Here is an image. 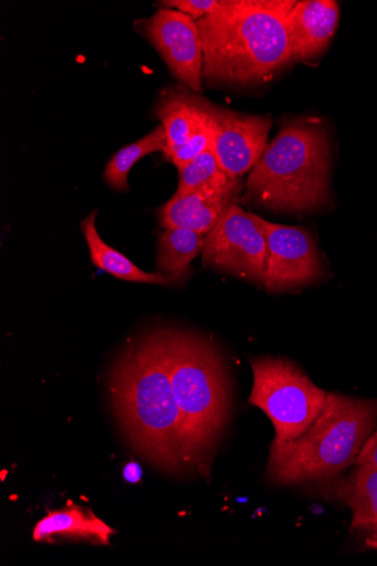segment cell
I'll list each match as a JSON object with an SVG mask.
<instances>
[{
  "instance_id": "cell-8",
  "label": "cell",
  "mask_w": 377,
  "mask_h": 566,
  "mask_svg": "<svg viewBox=\"0 0 377 566\" xmlns=\"http://www.w3.org/2000/svg\"><path fill=\"white\" fill-rule=\"evenodd\" d=\"M134 29L155 48L180 85L202 92L203 50L197 21L160 9L150 18L135 21Z\"/></svg>"
},
{
  "instance_id": "cell-22",
  "label": "cell",
  "mask_w": 377,
  "mask_h": 566,
  "mask_svg": "<svg viewBox=\"0 0 377 566\" xmlns=\"http://www.w3.org/2000/svg\"><path fill=\"white\" fill-rule=\"evenodd\" d=\"M355 465H370L377 469V427L364 442Z\"/></svg>"
},
{
  "instance_id": "cell-9",
  "label": "cell",
  "mask_w": 377,
  "mask_h": 566,
  "mask_svg": "<svg viewBox=\"0 0 377 566\" xmlns=\"http://www.w3.org/2000/svg\"><path fill=\"white\" fill-rule=\"evenodd\" d=\"M266 240V261L260 285L282 293L306 286L323 275L311 233L299 227L276 224L256 216Z\"/></svg>"
},
{
  "instance_id": "cell-1",
  "label": "cell",
  "mask_w": 377,
  "mask_h": 566,
  "mask_svg": "<svg viewBox=\"0 0 377 566\" xmlns=\"http://www.w3.org/2000/svg\"><path fill=\"white\" fill-rule=\"evenodd\" d=\"M111 390L116 416L133 446L160 470H187L171 381L169 329L151 332L128 346L114 368Z\"/></svg>"
},
{
  "instance_id": "cell-7",
  "label": "cell",
  "mask_w": 377,
  "mask_h": 566,
  "mask_svg": "<svg viewBox=\"0 0 377 566\" xmlns=\"http://www.w3.org/2000/svg\"><path fill=\"white\" fill-rule=\"evenodd\" d=\"M201 259L205 268L260 284L266 261V240L256 216L233 203L206 235Z\"/></svg>"
},
{
  "instance_id": "cell-14",
  "label": "cell",
  "mask_w": 377,
  "mask_h": 566,
  "mask_svg": "<svg viewBox=\"0 0 377 566\" xmlns=\"http://www.w3.org/2000/svg\"><path fill=\"white\" fill-rule=\"evenodd\" d=\"M320 492L345 503L352 512V528L366 536H377V469L356 465L344 479L321 483Z\"/></svg>"
},
{
  "instance_id": "cell-12",
  "label": "cell",
  "mask_w": 377,
  "mask_h": 566,
  "mask_svg": "<svg viewBox=\"0 0 377 566\" xmlns=\"http://www.w3.org/2000/svg\"><path fill=\"white\" fill-rule=\"evenodd\" d=\"M341 18L333 0L296 2L287 18L291 60L310 62L318 57L332 42Z\"/></svg>"
},
{
  "instance_id": "cell-15",
  "label": "cell",
  "mask_w": 377,
  "mask_h": 566,
  "mask_svg": "<svg viewBox=\"0 0 377 566\" xmlns=\"http://www.w3.org/2000/svg\"><path fill=\"white\" fill-rule=\"evenodd\" d=\"M117 534L94 512L84 506L71 505L49 511L33 530L35 542H55L57 539L85 541L94 545L111 546V538Z\"/></svg>"
},
{
  "instance_id": "cell-23",
  "label": "cell",
  "mask_w": 377,
  "mask_h": 566,
  "mask_svg": "<svg viewBox=\"0 0 377 566\" xmlns=\"http://www.w3.org/2000/svg\"><path fill=\"white\" fill-rule=\"evenodd\" d=\"M123 476L129 484H137L142 481L143 470L137 461H129L125 467Z\"/></svg>"
},
{
  "instance_id": "cell-16",
  "label": "cell",
  "mask_w": 377,
  "mask_h": 566,
  "mask_svg": "<svg viewBox=\"0 0 377 566\" xmlns=\"http://www.w3.org/2000/svg\"><path fill=\"white\" fill-rule=\"evenodd\" d=\"M96 217L97 212L94 211L82 223V231L90 250L91 262L94 266L127 282L166 286L179 284L168 275L144 272L128 260V256L106 244L97 232L95 226Z\"/></svg>"
},
{
  "instance_id": "cell-19",
  "label": "cell",
  "mask_w": 377,
  "mask_h": 566,
  "mask_svg": "<svg viewBox=\"0 0 377 566\" xmlns=\"http://www.w3.org/2000/svg\"><path fill=\"white\" fill-rule=\"evenodd\" d=\"M179 171L178 189L174 196L180 197L188 192L214 186L230 184L234 179L228 176L220 167L212 149L201 154Z\"/></svg>"
},
{
  "instance_id": "cell-6",
  "label": "cell",
  "mask_w": 377,
  "mask_h": 566,
  "mask_svg": "<svg viewBox=\"0 0 377 566\" xmlns=\"http://www.w3.org/2000/svg\"><path fill=\"white\" fill-rule=\"evenodd\" d=\"M251 367L253 387L249 401L272 420L276 433L272 446L295 441L318 418L328 392L285 358L256 357Z\"/></svg>"
},
{
  "instance_id": "cell-5",
  "label": "cell",
  "mask_w": 377,
  "mask_h": 566,
  "mask_svg": "<svg viewBox=\"0 0 377 566\" xmlns=\"http://www.w3.org/2000/svg\"><path fill=\"white\" fill-rule=\"evenodd\" d=\"M376 427L377 399L328 392L321 415L303 436L272 446L266 476L284 486L331 482L355 465Z\"/></svg>"
},
{
  "instance_id": "cell-11",
  "label": "cell",
  "mask_w": 377,
  "mask_h": 566,
  "mask_svg": "<svg viewBox=\"0 0 377 566\" xmlns=\"http://www.w3.org/2000/svg\"><path fill=\"white\" fill-rule=\"evenodd\" d=\"M244 189L240 179L174 196L157 212L161 229L182 228L207 235L217 226Z\"/></svg>"
},
{
  "instance_id": "cell-21",
  "label": "cell",
  "mask_w": 377,
  "mask_h": 566,
  "mask_svg": "<svg viewBox=\"0 0 377 566\" xmlns=\"http://www.w3.org/2000/svg\"><path fill=\"white\" fill-rule=\"evenodd\" d=\"M221 0H161L160 9H168L189 15L195 21L206 18L220 8Z\"/></svg>"
},
{
  "instance_id": "cell-18",
  "label": "cell",
  "mask_w": 377,
  "mask_h": 566,
  "mask_svg": "<svg viewBox=\"0 0 377 566\" xmlns=\"http://www.w3.org/2000/svg\"><path fill=\"white\" fill-rule=\"evenodd\" d=\"M167 134L159 125L137 142L119 149L106 165L104 179L116 191L128 189V176L133 167L143 158L155 151L165 153Z\"/></svg>"
},
{
  "instance_id": "cell-4",
  "label": "cell",
  "mask_w": 377,
  "mask_h": 566,
  "mask_svg": "<svg viewBox=\"0 0 377 566\" xmlns=\"http://www.w3.org/2000/svg\"><path fill=\"white\" fill-rule=\"evenodd\" d=\"M171 381L180 409L187 470L206 471L231 413V388L221 354L206 338L169 329Z\"/></svg>"
},
{
  "instance_id": "cell-24",
  "label": "cell",
  "mask_w": 377,
  "mask_h": 566,
  "mask_svg": "<svg viewBox=\"0 0 377 566\" xmlns=\"http://www.w3.org/2000/svg\"><path fill=\"white\" fill-rule=\"evenodd\" d=\"M365 545L367 548L377 549V536L375 538H366Z\"/></svg>"
},
{
  "instance_id": "cell-3",
  "label": "cell",
  "mask_w": 377,
  "mask_h": 566,
  "mask_svg": "<svg viewBox=\"0 0 377 566\" xmlns=\"http://www.w3.org/2000/svg\"><path fill=\"white\" fill-rule=\"evenodd\" d=\"M332 145L316 117L286 122L244 186L243 201L274 212H308L331 195Z\"/></svg>"
},
{
  "instance_id": "cell-20",
  "label": "cell",
  "mask_w": 377,
  "mask_h": 566,
  "mask_svg": "<svg viewBox=\"0 0 377 566\" xmlns=\"http://www.w3.org/2000/svg\"><path fill=\"white\" fill-rule=\"evenodd\" d=\"M212 105L208 115L201 122L196 132L191 135L189 140L177 150L174 156L168 160L174 164L178 170L200 157L201 154L212 149L213 145V122H212Z\"/></svg>"
},
{
  "instance_id": "cell-10",
  "label": "cell",
  "mask_w": 377,
  "mask_h": 566,
  "mask_svg": "<svg viewBox=\"0 0 377 566\" xmlns=\"http://www.w3.org/2000/svg\"><path fill=\"white\" fill-rule=\"evenodd\" d=\"M212 150L221 169L231 178H241L261 160L268 146L272 118L243 115L212 105Z\"/></svg>"
},
{
  "instance_id": "cell-17",
  "label": "cell",
  "mask_w": 377,
  "mask_h": 566,
  "mask_svg": "<svg viewBox=\"0 0 377 566\" xmlns=\"http://www.w3.org/2000/svg\"><path fill=\"white\" fill-rule=\"evenodd\" d=\"M206 235L199 232L171 228L164 229L158 238L157 268L179 284L187 276L196 256L202 252Z\"/></svg>"
},
{
  "instance_id": "cell-2",
  "label": "cell",
  "mask_w": 377,
  "mask_h": 566,
  "mask_svg": "<svg viewBox=\"0 0 377 566\" xmlns=\"http://www.w3.org/2000/svg\"><path fill=\"white\" fill-rule=\"evenodd\" d=\"M295 0H221L197 21L208 86H256L291 60L287 18Z\"/></svg>"
},
{
  "instance_id": "cell-13",
  "label": "cell",
  "mask_w": 377,
  "mask_h": 566,
  "mask_svg": "<svg viewBox=\"0 0 377 566\" xmlns=\"http://www.w3.org/2000/svg\"><path fill=\"white\" fill-rule=\"evenodd\" d=\"M211 102L182 85L166 87L156 99L154 114L167 134V160L179 150L208 115Z\"/></svg>"
}]
</instances>
